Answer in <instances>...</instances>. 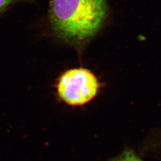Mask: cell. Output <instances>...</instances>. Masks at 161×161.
I'll return each mask as SVG.
<instances>
[{"instance_id": "6da1fadb", "label": "cell", "mask_w": 161, "mask_h": 161, "mask_svg": "<svg viewBox=\"0 0 161 161\" xmlns=\"http://www.w3.org/2000/svg\"><path fill=\"white\" fill-rule=\"evenodd\" d=\"M107 0H50L49 17L59 38L73 44L84 43L103 25Z\"/></svg>"}, {"instance_id": "7a4b0ae2", "label": "cell", "mask_w": 161, "mask_h": 161, "mask_svg": "<svg viewBox=\"0 0 161 161\" xmlns=\"http://www.w3.org/2000/svg\"><path fill=\"white\" fill-rule=\"evenodd\" d=\"M99 83L95 75L86 69L69 70L60 76L58 85L59 97L71 106H81L97 94Z\"/></svg>"}, {"instance_id": "3957f363", "label": "cell", "mask_w": 161, "mask_h": 161, "mask_svg": "<svg viewBox=\"0 0 161 161\" xmlns=\"http://www.w3.org/2000/svg\"><path fill=\"white\" fill-rule=\"evenodd\" d=\"M109 161H142L132 150H124L119 155L112 159Z\"/></svg>"}, {"instance_id": "277c9868", "label": "cell", "mask_w": 161, "mask_h": 161, "mask_svg": "<svg viewBox=\"0 0 161 161\" xmlns=\"http://www.w3.org/2000/svg\"><path fill=\"white\" fill-rule=\"evenodd\" d=\"M32 0H0V13L3 12L8 6L20 1H28Z\"/></svg>"}]
</instances>
